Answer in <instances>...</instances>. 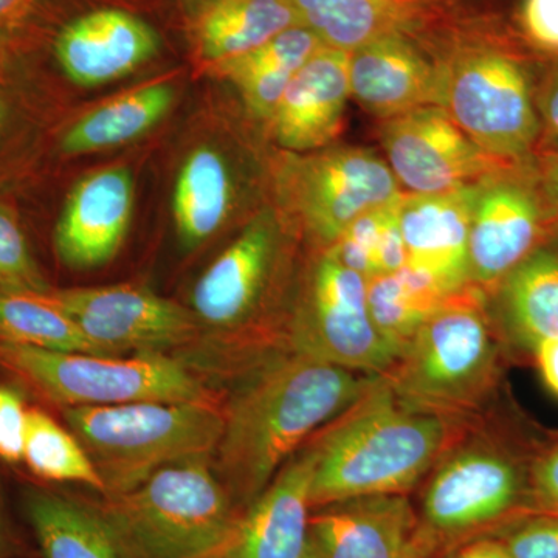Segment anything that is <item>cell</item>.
I'll return each instance as SVG.
<instances>
[{"instance_id":"obj_28","label":"cell","mask_w":558,"mask_h":558,"mask_svg":"<svg viewBox=\"0 0 558 558\" xmlns=\"http://www.w3.org/2000/svg\"><path fill=\"white\" fill-rule=\"evenodd\" d=\"M25 513L44 558H123L100 512L33 490L25 498Z\"/></svg>"},{"instance_id":"obj_15","label":"cell","mask_w":558,"mask_h":558,"mask_svg":"<svg viewBox=\"0 0 558 558\" xmlns=\"http://www.w3.org/2000/svg\"><path fill=\"white\" fill-rule=\"evenodd\" d=\"M323 46L352 51L371 40L405 35L438 50L476 16L459 0H284Z\"/></svg>"},{"instance_id":"obj_14","label":"cell","mask_w":558,"mask_h":558,"mask_svg":"<svg viewBox=\"0 0 558 558\" xmlns=\"http://www.w3.org/2000/svg\"><path fill=\"white\" fill-rule=\"evenodd\" d=\"M282 230L275 211H260L197 279L191 295L197 322L223 332L252 329L277 284Z\"/></svg>"},{"instance_id":"obj_30","label":"cell","mask_w":558,"mask_h":558,"mask_svg":"<svg viewBox=\"0 0 558 558\" xmlns=\"http://www.w3.org/2000/svg\"><path fill=\"white\" fill-rule=\"evenodd\" d=\"M0 343L106 355L47 293L0 289Z\"/></svg>"},{"instance_id":"obj_24","label":"cell","mask_w":558,"mask_h":558,"mask_svg":"<svg viewBox=\"0 0 558 558\" xmlns=\"http://www.w3.org/2000/svg\"><path fill=\"white\" fill-rule=\"evenodd\" d=\"M295 25L284 0H194L189 39L194 61L213 75Z\"/></svg>"},{"instance_id":"obj_2","label":"cell","mask_w":558,"mask_h":558,"mask_svg":"<svg viewBox=\"0 0 558 558\" xmlns=\"http://www.w3.org/2000/svg\"><path fill=\"white\" fill-rule=\"evenodd\" d=\"M469 424L421 413L384 376L307 442L314 453L312 509L341 499L407 495Z\"/></svg>"},{"instance_id":"obj_21","label":"cell","mask_w":558,"mask_h":558,"mask_svg":"<svg viewBox=\"0 0 558 558\" xmlns=\"http://www.w3.org/2000/svg\"><path fill=\"white\" fill-rule=\"evenodd\" d=\"M351 98L349 51L319 47L286 87L271 113V135L288 153L333 145Z\"/></svg>"},{"instance_id":"obj_12","label":"cell","mask_w":558,"mask_h":558,"mask_svg":"<svg viewBox=\"0 0 558 558\" xmlns=\"http://www.w3.org/2000/svg\"><path fill=\"white\" fill-rule=\"evenodd\" d=\"M380 140L388 167L405 193L464 189L520 165L481 149L438 106L384 121Z\"/></svg>"},{"instance_id":"obj_38","label":"cell","mask_w":558,"mask_h":558,"mask_svg":"<svg viewBox=\"0 0 558 558\" xmlns=\"http://www.w3.org/2000/svg\"><path fill=\"white\" fill-rule=\"evenodd\" d=\"M27 413L20 392L0 384V459L9 464L22 461Z\"/></svg>"},{"instance_id":"obj_42","label":"cell","mask_w":558,"mask_h":558,"mask_svg":"<svg viewBox=\"0 0 558 558\" xmlns=\"http://www.w3.org/2000/svg\"><path fill=\"white\" fill-rule=\"evenodd\" d=\"M453 558H512L499 538H480L459 549Z\"/></svg>"},{"instance_id":"obj_32","label":"cell","mask_w":558,"mask_h":558,"mask_svg":"<svg viewBox=\"0 0 558 558\" xmlns=\"http://www.w3.org/2000/svg\"><path fill=\"white\" fill-rule=\"evenodd\" d=\"M402 199L360 216L330 247L344 266L357 271L366 281L407 266L399 220Z\"/></svg>"},{"instance_id":"obj_11","label":"cell","mask_w":558,"mask_h":558,"mask_svg":"<svg viewBox=\"0 0 558 558\" xmlns=\"http://www.w3.org/2000/svg\"><path fill=\"white\" fill-rule=\"evenodd\" d=\"M556 219L531 161L483 180L470 226L469 284L488 295L537 247Z\"/></svg>"},{"instance_id":"obj_13","label":"cell","mask_w":558,"mask_h":558,"mask_svg":"<svg viewBox=\"0 0 558 558\" xmlns=\"http://www.w3.org/2000/svg\"><path fill=\"white\" fill-rule=\"evenodd\" d=\"M47 296L106 355L163 352L189 343L197 332L193 312L140 286L51 289Z\"/></svg>"},{"instance_id":"obj_41","label":"cell","mask_w":558,"mask_h":558,"mask_svg":"<svg viewBox=\"0 0 558 558\" xmlns=\"http://www.w3.org/2000/svg\"><path fill=\"white\" fill-rule=\"evenodd\" d=\"M537 160L535 174L539 191L550 213L558 218V153L539 157Z\"/></svg>"},{"instance_id":"obj_22","label":"cell","mask_w":558,"mask_h":558,"mask_svg":"<svg viewBox=\"0 0 558 558\" xmlns=\"http://www.w3.org/2000/svg\"><path fill=\"white\" fill-rule=\"evenodd\" d=\"M488 307L509 360H531L539 341L558 337V218L488 293Z\"/></svg>"},{"instance_id":"obj_23","label":"cell","mask_w":558,"mask_h":558,"mask_svg":"<svg viewBox=\"0 0 558 558\" xmlns=\"http://www.w3.org/2000/svg\"><path fill=\"white\" fill-rule=\"evenodd\" d=\"M312 472L314 453L306 444L250 502L219 558H306Z\"/></svg>"},{"instance_id":"obj_17","label":"cell","mask_w":558,"mask_h":558,"mask_svg":"<svg viewBox=\"0 0 558 558\" xmlns=\"http://www.w3.org/2000/svg\"><path fill=\"white\" fill-rule=\"evenodd\" d=\"M160 47V35L149 22L110 7L68 22L53 44L62 72L81 87L126 78L153 60Z\"/></svg>"},{"instance_id":"obj_34","label":"cell","mask_w":558,"mask_h":558,"mask_svg":"<svg viewBox=\"0 0 558 558\" xmlns=\"http://www.w3.org/2000/svg\"><path fill=\"white\" fill-rule=\"evenodd\" d=\"M46 0H0V83L33 50L40 31Z\"/></svg>"},{"instance_id":"obj_25","label":"cell","mask_w":558,"mask_h":558,"mask_svg":"<svg viewBox=\"0 0 558 558\" xmlns=\"http://www.w3.org/2000/svg\"><path fill=\"white\" fill-rule=\"evenodd\" d=\"M319 47L322 40L310 28L295 25L222 65L213 76L230 81L248 112L267 123L290 81Z\"/></svg>"},{"instance_id":"obj_9","label":"cell","mask_w":558,"mask_h":558,"mask_svg":"<svg viewBox=\"0 0 558 558\" xmlns=\"http://www.w3.org/2000/svg\"><path fill=\"white\" fill-rule=\"evenodd\" d=\"M282 341L296 354L374 376L402 355L371 317L366 279L330 248L312 260Z\"/></svg>"},{"instance_id":"obj_33","label":"cell","mask_w":558,"mask_h":558,"mask_svg":"<svg viewBox=\"0 0 558 558\" xmlns=\"http://www.w3.org/2000/svg\"><path fill=\"white\" fill-rule=\"evenodd\" d=\"M0 289L46 295L51 288L33 258L16 216L0 205Z\"/></svg>"},{"instance_id":"obj_29","label":"cell","mask_w":558,"mask_h":558,"mask_svg":"<svg viewBox=\"0 0 558 558\" xmlns=\"http://www.w3.org/2000/svg\"><path fill=\"white\" fill-rule=\"evenodd\" d=\"M366 289L371 317L377 329L402 352L450 295L409 266L368 279Z\"/></svg>"},{"instance_id":"obj_10","label":"cell","mask_w":558,"mask_h":558,"mask_svg":"<svg viewBox=\"0 0 558 558\" xmlns=\"http://www.w3.org/2000/svg\"><path fill=\"white\" fill-rule=\"evenodd\" d=\"M278 189L318 252L332 247L360 216L405 196L387 160L360 146L286 154Z\"/></svg>"},{"instance_id":"obj_1","label":"cell","mask_w":558,"mask_h":558,"mask_svg":"<svg viewBox=\"0 0 558 558\" xmlns=\"http://www.w3.org/2000/svg\"><path fill=\"white\" fill-rule=\"evenodd\" d=\"M223 410L216 459L230 497L253 502L315 435L376 381L281 348L248 368Z\"/></svg>"},{"instance_id":"obj_44","label":"cell","mask_w":558,"mask_h":558,"mask_svg":"<svg viewBox=\"0 0 558 558\" xmlns=\"http://www.w3.org/2000/svg\"><path fill=\"white\" fill-rule=\"evenodd\" d=\"M3 549V535H2V524H0V556H2Z\"/></svg>"},{"instance_id":"obj_3","label":"cell","mask_w":558,"mask_h":558,"mask_svg":"<svg viewBox=\"0 0 558 558\" xmlns=\"http://www.w3.org/2000/svg\"><path fill=\"white\" fill-rule=\"evenodd\" d=\"M546 433L513 409L488 410L470 422L428 473L422 531L435 549L457 537L534 515L532 461Z\"/></svg>"},{"instance_id":"obj_36","label":"cell","mask_w":558,"mask_h":558,"mask_svg":"<svg viewBox=\"0 0 558 558\" xmlns=\"http://www.w3.org/2000/svg\"><path fill=\"white\" fill-rule=\"evenodd\" d=\"M517 25L527 47L558 60V0H521Z\"/></svg>"},{"instance_id":"obj_18","label":"cell","mask_w":558,"mask_h":558,"mask_svg":"<svg viewBox=\"0 0 558 558\" xmlns=\"http://www.w3.org/2000/svg\"><path fill=\"white\" fill-rule=\"evenodd\" d=\"M132 211L134 179L126 168H105L81 179L54 230L58 258L76 270L105 266L126 240Z\"/></svg>"},{"instance_id":"obj_26","label":"cell","mask_w":558,"mask_h":558,"mask_svg":"<svg viewBox=\"0 0 558 558\" xmlns=\"http://www.w3.org/2000/svg\"><path fill=\"white\" fill-rule=\"evenodd\" d=\"M233 199V175L222 154L208 146L190 153L172 193V216L182 244L196 247L218 233L229 219Z\"/></svg>"},{"instance_id":"obj_35","label":"cell","mask_w":558,"mask_h":558,"mask_svg":"<svg viewBox=\"0 0 558 558\" xmlns=\"http://www.w3.org/2000/svg\"><path fill=\"white\" fill-rule=\"evenodd\" d=\"M499 539L512 558H558V519L526 517L502 532Z\"/></svg>"},{"instance_id":"obj_8","label":"cell","mask_w":558,"mask_h":558,"mask_svg":"<svg viewBox=\"0 0 558 558\" xmlns=\"http://www.w3.org/2000/svg\"><path fill=\"white\" fill-rule=\"evenodd\" d=\"M0 365L64 409L148 402H216L201 380L163 352L131 359L0 343Z\"/></svg>"},{"instance_id":"obj_19","label":"cell","mask_w":558,"mask_h":558,"mask_svg":"<svg viewBox=\"0 0 558 558\" xmlns=\"http://www.w3.org/2000/svg\"><path fill=\"white\" fill-rule=\"evenodd\" d=\"M480 183L442 193H405L399 205L407 266L446 293L469 286L470 226Z\"/></svg>"},{"instance_id":"obj_5","label":"cell","mask_w":558,"mask_h":558,"mask_svg":"<svg viewBox=\"0 0 558 558\" xmlns=\"http://www.w3.org/2000/svg\"><path fill=\"white\" fill-rule=\"evenodd\" d=\"M436 106L481 149L526 163L539 123L526 58L495 17L481 14L438 53Z\"/></svg>"},{"instance_id":"obj_37","label":"cell","mask_w":558,"mask_h":558,"mask_svg":"<svg viewBox=\"0 0 558 558\" xmlns=\"http://www.w3.org/2000/svg\"><path fill=\"white\" fill-rule=\"evenodd\" d=\"M534 515L558 519V433H546L531 470Z\"/></svg>"},{"instance_id":"obj_20","label":"cell","mask_w":558,"mask_h":558,"mask_svg":"<svg viewBox=\"0 0 558 558\" xmlns=\"http://www.w3.org/2000/svg\"><path fill=\"white\" fill-rule=\"evenodd\" d=\"M351 98L381 121L436 106L438 54L421 40L389 35L349 51Z\"/></svg>"},{"instance_id":"obj_45","label":"cell","mask_w":558,"mask_h":558,"mask_svg":"<svg viewBox=\"0 0 558 558\" xmlns=\"http://www.w3.org/2000/svg\"><path fill=\"white\" fill-rule=\"evenodd\" d=\"M459 2H465V0H459Z\"/></svg>"},{"instance_id":"obj_7","label":"cell","mask_w":558,"mask_h":558,"mask_svg":"<svg viewBox=\"0 0 558 558\" xmlns=\"http://www.w3.org/2000/svg\"><path fill=\"white\" fill-rule=\"evenodd\" d=\"M70 432L83 444L106 484L126 494L157 470L218 450L223 410L216 402H148L65 409Z\"/></svg>"},{"instance_id":"obj_31","label":"cell","mask_w":558,"mask_h":558,"mask_svg":"<svg viewBox=\"0 0 558 558\" xmlns=\"http://www.w3.org/2000/svg\"><path fill=\"white\" fill-rule=\"evenodd\" d=\"M22 461L40 480L76 483L106 495V484L83 444L50 414L28 409Z\"/></svg>"},{"instance_id":"obj_27","label":"cell","mask_w":558,"mask_h":558,"mask_svg":"<svg viewBox=\"0 0 558 558\" xmlns=\"http://www.w3.org/2000/svg\"><path fill=\"white\" fill-rule=\"evenodd\" d=\"M174 100V87L163 81L126 92L76 120L62 137V150L80 156L126 145L159 124Z\"/></svg>"},{"instance_id":"obj_16","label":"cell","mask_w":558,"mask_h":558,"mask_svg":"<svg viewBox=\"0 0 558 558\" xmlns=\"http://www.w3.org/2000/svg\"><path fill=\"white\" fill-rule=\"evenodd\" d=\"M306 558H425L432 553L407 495H371L319 506Z\"/></svg>"},{"instance_id":"obj_40","label":"cell","mask_w":558,"mask_h":558,"mask_svg":"<svg viewBox=\"0 0 558 558\" xmlns=\"http://www.w3.org/2000/svg\"><path fill=\"white\" fill-rule=\"evenodd\" d=\"M531 360L537 366L543 385L558 399V337L539 341L532 351Z\"/></svg>"},{"instance_id":"obj_43","label":"cell","mask_w":558,"mask_h":558,"mask_svg":"<svg viewBox=\"0 0 558 558\" xmlns=\"http://www.w3.org/2000/svg\"><path fill=\"white\" fill-rule=\"evenodd\" d=\"M3 117H5V109H3V105L0 102V128H2Z\"/></svg>"},{"instance_id":"obj_6","label":"cell","mask_w":558,"mask_h":558,"mask_svg":"<svg viewBox=\"0 0 558 558\" xmlns=\"http://www.w3.org/2000/svg\"><path fill=\"white\" fill-rule=\"evenodd\" d=\"M207 459L167 465L109 497L100 513L123 558H219L238 520Z\"/></svg>"},{"instance_id":"obj_39","label":"cell","mask_w":558,"mask_h":558,"mask_svg":"<svg viewBox=\"0 0 558 558\" xmlns=\"http://www.w3.org/2000/svg\"><path fill=\"white\" fill-rule=\"evenodd\" d=\"M539 135L534 157L550 156L558 153V65L543 81L535 94Z\"/></svg>"},{"instance_id":"obj_4","label":"cell","mask_w":558,"mask_h":558,"mask_svg":"<svg viewBox=\"0 0 558 558\" xmlns=\"http://www.w3.org/2000/svg\"><path fill=\"white\" fill-rule=\"evenodd\" d=\"M508 360L487 292L469 284L447 295L381 376L409 409L470 424L497 405Z\"/></svg>"}]
</instances>
